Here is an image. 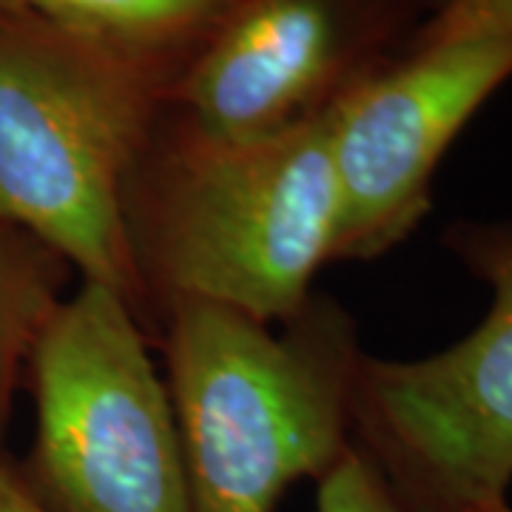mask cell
Returning <instances> with one entry per match:
<instances>
[{
	"mask_svg": "<svg viewBox=\"0 0 512 512\" xmlns=\"http://www.w3.org/2000/svg\"><path fill=\"white\" fill-rule=\"evenodd\" d=\"M439 0H228L168 106L254 137L328 114L402 57Z\"/></svg>",
	"mask_w": 512,
	"mask_h": 512,
	"instance_id": "obj_6",
	"label": "cell"
},
{
	"mask_svg": "<svg viewBox=\"0 0 512 512\" xmlns=\"http://www.w3.org/2000/svg\"><path fill=\"white\" fill-rule=\"evenodd\" d=\"M228 0H32V9L174 80L214 35Z\"/></svg>",
	"mask_w": 512,
	"mask_h": 512,
	"instance_id": "obj_8",
	"label": "cell"
},
{
	"mask_svg": "<svg viewBox=\"0 0 512 512\" xmlns=\"http://www.w3.org/2000/svg\"><path fill=\"white\" fill-rule=\"evenodd\" d=\"M464 37H512V0H439L436 12L421 23L413 43Z\"/></svg>",
	"mask_w": 512,
	"mask_h": 512,
	"instance_id": "obj_11",
	"label": "cell"
},
{
	"mask_svg": "<svg viewBox=\"0 0 512 512\" xmlns=\"http://www.w3.org/2000/svg\"><path fill=\"white\" fill-rule=\"evenodd\" d=\"M510 77L512 37L413 43L328 111L333 262L387 254L424 220L447 148Z\"/></svg>",
	"mask_w": 512,
	"mask_h": 512,
	"instance_id": "obj_7",
	"label": "cell"
},
{
	"mask_svg": "<svg viewBox=\"0 0 512 512\" xmlns=\"http://www.w3.org/2000/svg\"><path fill=\"white\" fill-rule=\"evenodd\" d=\"M157 342L183 441L191 512H276L350 444V393L365 356L342 305L311 296L274 325L177 302Z\"/></svg>",
	"mask_w": 512,
	"mask_h": 512,
	"instance_id": "obj_3",
	"label": "cell"
},
{
	"mask_svg": "<svg viewBox=\"0 0 512 512\" xmlns=\"http://www.w3.org/2000/svg\"><path fill=\"white\" fill-rule=\"evenodd\" d=\"M69 265L23 231L0 225V458L12 399L37 333L63 299Z\"/></svg>",
	"mask_w": 512,
	"mask_h": 512,
	"instance_id": "obj_9",
	"label": "cell"
},
{
	"mask_svg": "<svg viewBox=\"0 0 512 512\" xmlns=\"http://www.w3.org/2000/svg\"><path fill=\"white\" fill-rule=\"evenodd\" d=\"M0 6H32V0H0Z\"/></svg>",
	"mask_w": 512,
	"mask_h": 512,
	"instance_id": "obj_14",
	"label": "cell"
},
{
	"mask_svg": "<svg viewBox=\"0 0 512 512\" xmlns=\"http://www.w3.org/2000/svg\"><path fill=\"white\" fill-rule=\"evenodd\" d=\"M26 376L37 430L18 470L46 510L191 512L171 393L120 293L80 282L60 299Z\"/></svg>",
	"mask_w": 512,
	"mask_h": 512,
	"instance_id": "obj_4",
	"label": "cell"
},
{
	"mask_svg": "<svg viewBox=\"0 0 512 512\" xmlns=\"http://www.w3.org/2000/svg\"><path fill=\"white\" fill-rule=\"evenodd\" d=\"M316 512H413L376 470V464L350 444L316 481Z\"/></svg>",
	"mask_w": 512,
	"mask_h": 512,
	"instance_id": "obj_10",
	"label": "cell"
},
{
	"mask_svg": "<svg viewBox=\"0 0 512 512\" xmlns=\"http://www.w3.org/2000/svg\"><path fill=\"white\" fill-rule=\"evenodd\" d=\"M123 228L146 333L177 302L288 322L336 248L328 114L234 137L168 106L128 174Z\"/></svg>",
	"mask_w": 512,
	"mask_h": 512,
	"instance_id": "obj_1",
	"label": "cell"
},
{
	"mask_svg": "<svg viewBox=\"0 0 512 512\" xmlns=\"http://www.w3.org/2000/svg\"><path fill=\"white\" fill-rule=\"evenodd\" d=\"M476 512H512L510 501H501V504H490V507H481Z\"/></svg>",
	"mask_w": 512,
	"mask_h": 512,
	"instance_id": "obj_13",
	"label": "cell"
},
{
	"mask_svg": "<svg viewBox=\"0 0 512 512\" xmlns=\"http://www.w3.org/2000/svg\"><path fill=\"white\" fill-rule=\"evenodd\" d=\"M453 254L490 288L470 336L413 362L362 356L350 441L413 512H476L512 484V222H464Z\"/></svg>",
	"mask_w": 512,
	"mask_h": 512,
	"instance_id": "obj_5",
	"label": "cell"
},
{
	"mask_svg": "<svg viewBox=\"0 0 512 512\" xmlns=\"http://www.w3.org/2000/svg\"><path fill=\"white\" fill-rule=\"evenodd\" d=\"M171 86L163 69L32 6H0V225L120 293L137 319L123 188Z\"/></svg>",
	"mask_w": 512,
	"mask_h": 512,
	"instance_id": "obj_2",
	"label": "cell"
},
{
	"mask_svg": "<svg viewBox=\"0 0 512 512\" xmlns=\"http://www.w3.org/2000/svg\"><path fill=\"white\" fill-rule=\"evenodd\" d=\"M0 512H49L20 476L18 461L0 458Z\"/></svg>",
	"mask_w": 512,
	"mask_h": 512,
	"instance_id": "obj_12",
	"label": "cell"
}]
</instances>
